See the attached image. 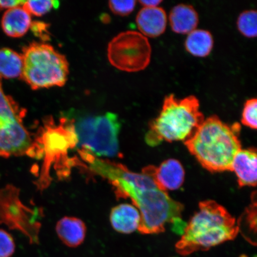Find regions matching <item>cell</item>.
Segmentation results:
<instances>
[{"label": "cell", "instance_id": "6da1fadb", "mask_svg": "<svg viewBox=\"0 0 257 257\" xmlns=\"http://www.w3.org/2000/svg\"><path fill=\"white\" fill-rule=\"evenodd\" d=\"M79 153L91 171L110 182L119 197L133 202L141 214L140 233H162L169 224L182 235L186 226L182 218L184 205L161 190L150 177L131 171L121 164L99 159L85 150Z\"/></svg>", "mask_w": 257, "mask_h": 257}, {"label": "cell", "instance_id": "7a4b0ae2", "mask_svg": "<svg viewBox=\"0 0 257 257\" xmlns=\"http://www.w3.org/2000/svg\"><path fill=\"white\" fill-rule=\"evenodd\" d=\"M240 131L239 123L229 125L213 115L204 120L185 145L208 171H231L234 157L241 150Z\"/></svg>", "mask_w": 257, "mask_h": 257}, {"label": "cell", "instance_id": "3957f363", "mask_svg": "<svg viewBox=\"0 0 257 257\" xmlns=\"http://www.w3.org/2000/svg\"><path fill=\"white\" fill-rule=\"evenodd\" d=\"M239 230L238 221L222 205L212 200L202 201L198 210L186 223L176 249L184 256L207 250L233 240Z\"/></svg>", "mask_w": 257, "mask_h": 257}, {"label": "cell", "instance_id": "277c9868", "mask_svg": "<svg viewBox=\"0 0 257 257\" xmlns=\"http://www.w3.org/2000/svg\"><path fill=\"white\" fill-rule=\"evenodd\" d=\"M204 120L200 101L195 96L182 99L173 94L166 96L159 115L150 124L146 143L156 147L165 141L185 142L194 136Z\"/></svg>", "mask_w": 257, "mask_h": 257}, {"label": "cell", "instance_id": "5b68a950", "mask_svg": "<svg viewBox=\"0 0 257 257\" xmlns=\"http://www.w3.org/2000/svg\"><path fill=\"white\" fill-rule=\"evenodd\" d=\"M21 78L32 89L62 86L69 74L65 56L49 44L33 43L26 47Z\"/></svg>", "mask_w": 257, "mask_h": 257}, {"label": "cell", "instance_id": "8992f818", "mask_svg": "<svg viewBox=\"0 0 257 257\" xmlns=\"http://www.w3.org/2000/svg\"><path fill=\"white\" fill-rule=\"evenodd\" d=\"M72 119L78 141L76 148L98 157L118 155L121 124L117 114L108 112Z\"/></svg>", "mask_w": 257, "mask_h": 257}, {"label": "cell", "instance_id": "52a82bcc", "mask_svg": "<svg viewBox=\"0 0 257 257\" xmlns=\"http://www.w3.org/2000/svg\"><path fill=\"white\" fill-rule=\"evenodd\" d=\"M25 110L3 91L0 77V157H34L35 144L23 124Z\"/></svg>", "mask_w": 257, "mask_h": 257}, {"label": "cell", "instance_id": "ba28073f", "mask_svg": "<svg viewBox=\"0 0 257 257\" xmlns=\"http://www.w3.org/2000/svg\"><path fill=\"white\" fill-rule=\"evenodd\" d=\"M34 142L40 158L43 157L44 159L37 184L39 188L44 189L50 182L51 166L64 159L70 150L77 147L78 141L72 118L63 117L59 124H56L53 118H48Z\"/></svg>", "mask_w": 257, "mask_h": 257}, {"label": "cell", "instance_id": "9c48e42d", "mask_svg": "<svg viewBox=\"0 0 257 257\" xmlns=\"http://www.w3.org/2000/svg\"><path fill=\"white\" fill-rule=\"evenodd\" d=\"M152 48L140 32L127 31L117 35L108 47V58L121 71L137 72L146 69L152 59Z\"/></svg>", "mask_w": 257, "mask_h": 257}, {"label": "cell", "instance_id": "30bf717a", "mask_svg": "<svg viewBox=\"0 0 257 257\" xmlns=\"http://www.w3.org/2000/svg\"><path fill=\"white\" fill-rule=\"evenodd\" d=\"M36 215L22 203L19 190L15 186L8 185L0 189V224L20 230L31 243L39 242L40 224L35 221Z\"/></svg>", "mask_w": 257, "mask_h": 257}, {"label": "cell", "instance_id": "8fae6325", "mask_svg": "<svg viewBox=\"0 0 257 257\" xmlns=\"http://www.w3.org/2000/svg\"><path fill=\"white\" fill-rule=\"evenodd\" d=\"M142 173L150 177L161 190L166 192L178 189L185 179L184 169L175 159L167 160L158 167H146Z\"/></svg>", "mask_w": 257, "mask_h": 257}, {"label": "cell", "instance_id": "7c38bea8", "mask_svg": "<svg viewBox=\"0 0 257 257\" xmlns=\"http://www.w3.org/2000/svg\"><path fill=\"white\" fill-rule=\"evenodd\" d=\"M136 22L138 30L144 36L157 38L165 33L168 16L162 8H143L138 12Z\"/></svg>", "mask_w": 257, "mask_h": 257}, {"label": "cell", "instance_id": "4fadbf2b", "mask_svg": "<svg viewBox=\"0 0 257 257\" xmlns=\"http://www.w3.org/2000/svg\"><path fill=\"white\" fill-rule=\"evenodd\" d=\"M256 150L241 149L233 160L231 172L235 173L240 187L256 185Z\"/></svg>", "mask_w": 257, "mask_h": 257}, {"label": "cell", "instance_id": "5bb4252c", "mask_svg": "<svg viewBox=\"0 0 257 257\" xmlns=\"http://www.w3.org/2000/svg\"><path fill=\"white\" fill-rule=\"evenodd\" d=\"M110 220L112 227L117 232L130 234L138 230L141 214L134 205L121 204L112 209Z\"/></svg>", "mask_w": 257, "mask_h": 257}, {"label": "cell", "instance_id": "9a60e30c", "mask_svg": "<svg viewBox=\"0 0 257 257\" xmlns=\"http://www.w3.org/2000/svg\"><path fill=\"white\" fill-rule=\"evenodd\" d=\"M169 23L172 30L179 34H188L196 30L199 23V16L191 5L180 4L170 12Z\"/></svg>", "mask_w": 257, "mask_h": 257}, {"label": "cell", "instance_id": "2e32d148", "mask_svg": "<svg viewBox=\"0 0 257 257\" xmlns=\"http://www.w3.org/2000/svg\"><path fill=\"white\" fill-rule=\"evenodd\" d=\"M56 232L60 239L69 247L78 246L85 239L86 227L82 220L74 217H64L58 221Z\"/></svg>", "mask_w": 257, "mask_h": 257}, {"label": "cell", "instance_id": "e0dca14e", "mask_svg": "<svg viewBox=\"0 0 257 257\" xmlns=\"http://www.w3.org/2000/svg\"><path fill=\"white\" fill-rule=\"evenodd\" d=\"M31 15L19 6L8 10L2 20L3 31L12 38L23 37L31 28Z\"/></svg>", "mask_w": 257, "mask_h": 257}, {"label": "cell", "instance_id": "ac0fdd59", "mask_svg": "<svg viewBox=\"0 0 257 257\" xmlns=\"http://www.w3.org/2000/svg\"><path fill=\"white\" fill-rule=\"evenodd\" d=\"M213 46V37L210 32L197 29L188 34L185 43L186 50L197 57L203 58L210 55Z\"/></svg>", "mask_w": 257, "mask_h": 257}, {"label": "cell", "instance_id": "d6986e66", "mask_svg": "<svg viewBox=\"0 0 257 257\" xmlns=\"http://www.w3.org/2000/svg\"><path fill=\"white\" fill-rule=\"evenodd\" d=\"M24 60L21 54L8 48L0 49V77L13 79L21 77Z\"/></svg>", "mask_w": 257, "mask_h": 257}, {"label": "cell", "instance_id": "ffe728a7", "mask_svg": "<svg viewBox=\"0 0 257 257\" xmlns=\"http://www.w3.org/2000/svg\"><path fill=\"white\" fill-rule=\"evenodd\" d=\"M237 28L243 36L253 38L257 34V14L254 10L241 13L237 20Z\"/></svg>", "mask_w": 257, "mask_h": 257}, {"label": "cell", "instance_id": "44dd1931", "mask_svg": "<svg viewBox=\"0 0 257 257\" xmlns=\"http://www.w3.org/2000/svg\"><path fill=\"white\" fill-rule=\"evenodd\" d=\"M60 6L58 1H25L23 8L30 15L41 16L50 12L52 9H57Z\"/></svg>", "mask_w": 257, "mask_h": 257}, {"label": "cell", "instance_id": "7402d4cb", "mask_svg": "<svg viewBox=\"0 0 257 257\" xmlns=\"http://www.w3.org/2000/svg\"><path fill=\"white\" fill-rule=\"evenodd\" d=\"M257 100L256 98H250L244 104L241 122L246 127L252 130L257 128Z\"/></svg>", "mask_w": 257, "mask_h": 257}, {"label": "cell", "instance_id": "603a6c76", "mask_svg": "<svg viewBox=\"0 0 257 257\" xmlns=\"http://www.w3.org/2000/svg\"><path fill=\"white\" fill-rule=\"evenodd\" d=\"M15 248L14 237L7 231L0 229V257H11Z\"/></svg>", "mask_w": 257, "mask_h": 257}, {"label": "cell", "instance_id": "cb8c5ba5", "mask_svg": "<svg viewBox=\"0 0 257 257\" xmlns=\"http://www.w3.org/2000/svg\"><path fill=\"white\" fill-rule=\"evenodd\" d=\"M136 4V1H110L109 7L114 14L125 16L134 11Z\"/></svg>", "mask_w": 257, "mask_h": 257}, {"label": "cell", "instance_id": "d4e9b609", "mask_svg": "<svg viewBox=\"0 0 257 257\" xmlns=\"http://www.w3.org/2000/svg\"><path fill=\"white\" fill-rule=\"evenodd\" d=\"M31 28L35 36L39 37L43 40L49 39V32L48 25L43 22H35L31 24Z\"/></svg>", "mask_w": 257, "mask_h": 257}, {"label": "cell", "instance_id": "484cf974", "mask_svg": "<svg viewBox=\"0 0 257 257\" xmlns=\"http://www.w3.org/2000/svg\"><path fill=\"white\" fill-rule=\"evenodd\" d=\"M25 1L21 0H6V1H0V11L3 10H9L24 4Z\"/></svg>", "mask_w": 257, "mask_h": 257}, {"label": "cell", "instance_id": "4316f807", "mask_svg": "<svg viewBox=\"0 0 257 257\" xmlns=\"http://www.w3.org/2000/svg\"><path fill=\"white\" fill-rule=\"evenodd\" d=\"M162 0H148V1H140V4L144 6V8H155L159 7L162 3Z\"/></svg>", "mask_w": 257, "mask_h": 257}]
</instances>
